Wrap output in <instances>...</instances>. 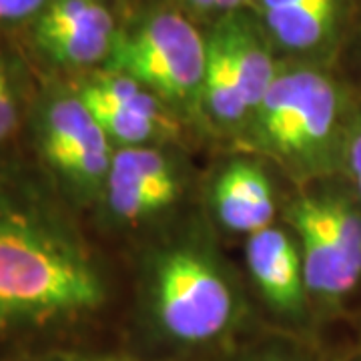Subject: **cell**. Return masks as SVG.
<instances>
[{"instance_id":"cell-1","label":"cell","mask_w":361,"mask_h":361,"mask_svg":"<svg viewBox=\"0 0 361 361\" xmlns=\"http://www.w3.org/2000/svg\"><path fill=\"white\" fill-rule=\"evenodd\" d=\"M104 295L77 235L51 211L0 187V323L89 313Z\"/></svg>"},{"instance_id":"cell-2","label":"cell","mask_w":361,"mask_h":361,"mask_svg":"<svg viewBox=\"0 0 361 361\" xmlns=\"http://www.w3.org/2000/svg\"><path fill=\"white\" fill-rule=\"evenodd\" d=\"M351 106L343 85L323 65L279 68L251 115L255 145L295 173L337 171Z\"/></svg>"},{"instance_id":"cell-3","label":"cell","mask_w":361,"mask_h":361,"mask_svg":"<svg viewBox=\"0 0 361 361\" xmlns=\"http://www.w3.org/2000/svg\"><path fill=\"white\" fill-rule=\"evenodd\" d=\"M151 311L173 341L199 345L227 334L237 319V295L225 271L203 247L161 251L151 269Z\"/></svg>"},{"instance_id":"cell-4","label":"cell","mask_w":361,"mask_h":361,"mask_svg":"<svg viewBox=\"0 0 361 361\" xmlns=\"http://www.w3.org/2000/svg\"><path fill=\"white\" fill-rule=\"evenodd\" d=\"M205 37L180 13L159 11L118 32L104 71L137 80L167 104L201 103Z\"/></svg>"},{"instance_id":"cell-5","label":"cell","mask_w":361,"mask_h":361,"mask_svg":"<svg viewBox=\"0 0 361 361\" xmlns=\"http://www.w3.org/2000/svg\"><path fill=\"white\" fill-rule=\"evenodd\" d=\"M37 147L44 163L78 201L104 193L113 142L75 92H52L39 106Z\"/></svg>"},{"instance_id":"cell-6","label":"cell","mask_w":361,"mask_h":361,"mask_svg":"<svg viewBox=\"0 0 361 361\" xmlns=\"http://www.w3.org/2000/svg\"><path fill=\"white\" fill-rule=\"evenodd\" d=\"M30 25L35 49L61 68L104 65L118 30L103 0H49Z\"/></svg>"},{"instance_id":"cell-7","label":"cell","mask_w":361,"mask_h":361,"mask_svg":"<svg viewBox=\"0 0 361 361\" xmlns=\"http://www.w3.org/2000/svg\"><path fill=\"white\" fill-rule=\"evenodd\" d=\"M113 145L153 147V142L173 139L179 130L169 104L137 80L104 71L77 89Z\"/></svg>"},{"instance_id":"cell-8","label":"cell","mask_w":361,"mask_h":361,"mask_svg":"<svg viewBox=\"0 0 361 361\" xmlns=\"http://www.w3.org/2000/svg\"><path fill=\"white\" fill-rule=\"evenodd\" d=\"M255 16L273 47L323 65L348 42L357 0H255Z\"/></svg>"},{"instance_id":"cell-9","label":"cell","mask_w":361,"mask_h":361,"mask_svg":"<svg viewBox=\"0 0 361 361\" xmlns=\"http://www.w3.org/2000/svg\"><path fill=\"white\" fill-rule=\"evenodd\" d=\"M183 191L175 161L155 147L116 149L104 185V201L118 221L151 219L179 199Z\"/></svg>"},{"instance_id":"cell-10","label":"cell","mask_w":361,"mask_h":361,"mask_svg":"<svg viewBox=\"0 0 361 361\" xmlns=\"http://www.w3.org/2000/svg\"><path fill=\"white\" fill-rule=\"evenodd\" d=\"M289 221L301 251L307 293L322 303H339L361 283V269L323 219L313 195L289 205Z\"/></svg>"},{"instance_id":"cell-11","label":"cell","mask_w":361,"mask_h":361,"mask_svg":"<svg viewBox=\"0 0 361 361\" xmlns=\"http://www.w3.org/2000/svg\"><path fill=\"white\" fill-rule=\"evenodd\" d=\"M247 267L273 310L295 315L303 310L307 285L295 237L279 227H265L247 239Z\"/></svg>"},{"instance_id":"cell-12","label":"cell","mask_w":361,"mask_h":361,"mask_svg":"<svg viewBox=\"0 0 361 361\" xmlns=\"http://www.w3.org/2000/svg\"><path fill=\"white\" fill-rule=\"evenodd\" d=\"M213 209L229 231L247 235L261 231L275 217L271 180L257 163L233 161L215 179Z\"/></svg>"},{"instance_id":"cell-13","label":"cell","mask_w":361,"mask_h":361,"mask_svg":"<svg viewBox=\"0 0 361 361\" xmlns=\"http://www.w3.org/2000/svg\"><path fill=\"white\" fill-rule=\"evenodd\" d=\"M213 30L219 35L231 54L249 111L253 115L279 73L273 59V44L263 26L259 25L257 16H249L243 11L215 20Z\"/></svg>"},{"instance_id":"cell-14","label":"cell","mask_w":361,"mask_h":361,"mask_svg":"<svg viewBox=\"0 0 361 361\" xmlns=\"http://www.w3.org/2000/svg\"><path fill=\"white\" fill-rule=\"evenodd\" d=\"M205 42L207 63L201 104L217 125L235 127L251 118L249 104L225 42L215 30H211V35L205 37Z\"/></svg>"},{"instance_id":"cell-15","label":"cell","mask_w":361,"mask_h":361,"mask_svg":"<svg viewBox=\"0 0 361 361\" xmlns=\"http://www.w3.org/2000/svg\"><path fill=\"white\" fill-rule=\"evenodd\" d=\"M341 171L348 175L351 191L361 203V103L353 104L349 113L341 151Z\"/></svg>"},{"instance_id":"cell-16","label":"cell","mask_w":361,"mask_h":361,"mask_svg":"<svg viewBox=\"0 0 361 361\" xmlns=\"http://www.w3.org/2000/svg\"><path fill=\"white\" fill-rule=\"evenodd\" d=\"M18 123V97L6 56L0 52V145L6 141Z\"/></svg>"},{"instance_id":"cell-17","label":"cell","mask_w":361,"mask_h":361,"mask_svg":"<svg viewBox=\"0 0 361 361\" xmlns=\"http://www.w3.org/2000/svg\"><path fill=\"white\" fill-rule=\"evenodd\" d=\"M253 2L255 0H180L187 13L201 16V18H215V20L237 11H243Z\"/></svg>"},{"instance_id":"cell-18","label":"cell","mask_w":361,"mask_h":361,"mask_svg":"<svg viewBox=\"0 0 361 361\" xmlns=\"http://www.w3.org/2000/svg\"><path fill=\"white\" fill-rule=\"evenodd\" d=\"M49 0H0V26L28 25Z\"/></svg>"},{"instance_id":"cell-19","label":"cell","mask_w":361,"mask_h":361,"mask_svg":"<svg viewBox=\"0 0 361 361\" xmlns=\"http://www.w3.org/2000/svg\"><path fill=\"white\" fill-rule=\"evenodd\" d=\"M35 361H141L135 355L129 353H85V351H77V353H54V355H47Z\"/></svg>"},{"instance_id":"cell-20","label":"cell","mask_w":361,"mask_h":361,"mask_svg":"<svg viewBox=\"0 0 361 361\" xmlns=\"http://www.w3.org/2000/svg\"><path fill=\"white\" fill-rule=\"evenodd\" d=\"M245 361H295V360H291L287 353H281V351H265V353L251 355V357H247Z\"/></svg>"},{"instance_id":"cell-21","label":"cell","mask_w":361,"mask_h":361,"mask_svg":"<svg viewBox=\"0 0 361 361\" xmlns=\"http://www.w3.org/2000/svg\"><path fill=\"white\" fill-rule=\"evenodd\" d=\"M351 37L355 39V44H357V51H360V56H361V11L360 8H357V14H355V20H353V26H351V32H349V39H351Z\"/></svg>"}]
</instances>
